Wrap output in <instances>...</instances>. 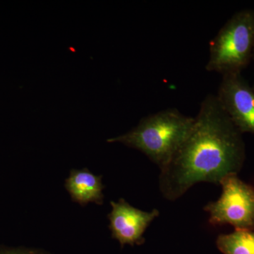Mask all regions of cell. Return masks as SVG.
Wrapping results in <instances>:
<instances>
[{"label": "cell", "mask_w": 254, "mask_h": 254, "mask_svg": "<svg viewBox=\"0 0 254 254\" xmlns=\"http://www.w3.org/2000/svg\"><path fill=\"white\" fill-rule=\"evenodd\" d=\"M194 118L190 135L159 175V190L170 201L199 182L220 185L225 177L237 175L245 163L242 133L216 95L203 100Z\"/></svg>", "instance_id": "1"}, {"label": "cell", "mask_w": 254, "mask_h": 254, "mask_svg": "<svg viewBox=\"0 0 254 254\" xmlns=\"http://www.w3.org/2000/svg\"><path fill=\"white\" fill-rule=\"evenodd\" d=\"M194 120L175 108H169L145 117L129 131L107 141L139 150L161 170L190 135Z\"/></svg>", "instance_id": "2"}, {"label": "cell", "mask_w": 254, "mask_h": 254, "mask_svg": "<svg viewBox=\"0 0 254 254\" xmlns=\"http://www.w3.org/2000/svg\"><path fill=\"white\" fill-rule=\"evenodd\" d=\"M254 50V10L234 14L210 42L206 70L221 73H241L252 60Z\"/></svg>", "instance_id": "3"}, {"label": "cell", "mask_w": 254, "mask_h": 254, "mask_svg": "<svg viewBox=\"0 0 254 254\" xmlns=\"http://www.w3.org/2000/svg\"><path fill=\"white\" fill-rule=\"evenodd\" d=\"M220 185L222 190L220 198L203 208L209 214L210 225H230L235 230H254V187L237 175L225 177Z\"/></svg>", "instance_id": "4"}, {"label": "cell", "mask_w": 254, "mask_h": 254, "mask_svg": "<svg viewBox=\"0 0 254 254\" xmlns=\"http://www.w3.org/2000/svg\"><path fill=\"white\" fill-rule=\"evenodd\" d=\"M216 96L239 131L254 135V90L242 73L223 75Z\"/></svg>", "instance_id": "5"}, {"label": "cell", "mask_w": 254, "mask_h": 254, "mask_svg": "<svg viewBox=\"0 0 254 254\" xmlns=\"http://www.w3.org/2000/svg\"><path fill=\"white\" fill-rule=\"evenodd\" d=\"M110 205L112 210L108 218L112 237L120 242L122 248L127 245L133 247L144 244L143 234L160 215L158 209L143 211L132 206L123 198L118 202L111 201Z\"/></svg>", "instance_id": "6"}, {"label": "cell", "mask_w": 254, "mask_h": 254, "mask_svg": "<svg viewBox=\"0 0 254 254\" xmlns=\"http://www.w3.org/2000/svg\"><path fill=\"white\" fill-rule=\"evenodd\" d=\"M65 187L71 199L86 206L88 203L102 205L103 203V186L102 176H96L88 169L71 170L65 182Z\"/></svg>", "instance_id": "7"}, {"label": "cell", "mask_w": 254, "mask_h": 254, "mask_svg": "<svg viewBox=\"0 0 254 254\" xmlns=\"http://www.w3.org/2000/svg\"><path fill=\"white\" fill-rule=\"evenodd\" d=\"M216 245L223 254H254V230H235L232 233L221 234Z\"/></svg>", "instance_id": "8"}, {"label": "cell", "mask_w": 254, "mask_h": 254, "mask_svg": "<svg viewBox=\"0 0 254 254\" xmlns=\"http://www.w3.org/2000/svg\"><path fill=\"white\" fill-rule=\"evenodd\" d=\"M0 254H50L46 251L26 247H8L0 245Z\"/></svg>", "instance_id": "9"}, {"label": "cell", "mask_w": 254, "mask_h": 254, "mask_svg": "<svg viewBox=\"0 0 254 254\" xmlns=\"http://www.w3.org/2000/svg\"><path fill=\"white\" fill-rule=\"evenodd\" d=\"M252 60H254V53H253V57H252Z\"/></svg>", "instance_id": "10"}, {"label": "cell", "mask_w": 254, "mask_h": 254, "mask_svg": "<svg viewBox=\"0 0 254 254\" xmlns=\"http://www.w3.org/2000/svg\"><path fill=\"white\" fill-rule=\"evenodd\" d=\"M253 88H254V87H253Z\"/></svg>", "instance_id": "11"}]
</instances>
